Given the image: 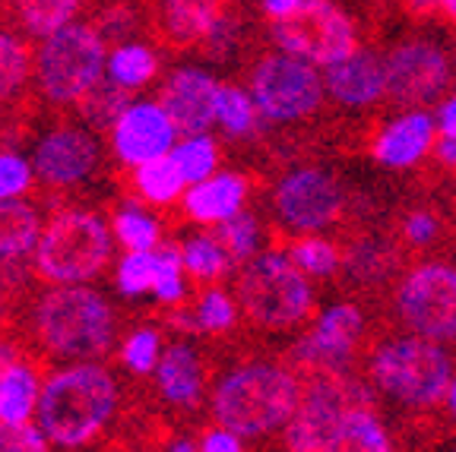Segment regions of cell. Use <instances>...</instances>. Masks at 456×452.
<instances>
[{
    "mask_svg": "<svg viewBox=\"0 0 456 452\" xmlns=\"http://www.w3.org/2000/svg\"><path fill=\"white\" fill-rule=\"evenodd\" d=\"M118 411V383L99 364H73L42 383L38 424L51 446L73 449L93 443Z\"/></svg>",
    "mask_w": 456,
    "mask_h": 452,
    "instance_id": "1",
    "label": "cell"
},
{
    "mask_svg": "<svg viewBox=\"0 0 456 452\" xmlns=\"http://www.w3.org/2000/svg\"><path fill=\"white\" fill-rule=\"evenodd\" d=\"M305 386L279 364H244L225 374L213 392V417L238 437H266L285 431L298 411Z\"/></svg>",
    "mask_w": 456,
    "mask_h": 452,
    "instance_id": "2",
    "label": "cell"
},
{
    "mask_svg": "<svg viewBox=\"0 0 456 452\" xmlns=\"http://www.w3.org/2000/svg\"><path fill=\"white\" fill-rule=\"evenodd\" d=\"M368 380L380 396L412 411H428L447 399L453 360L441 342L425 335H393L370 348Z\"/></svg>",
    "mask_w": 456,
    "mask_h": 452,
    "instance_id": "3",
    "label": "cell"
},
{
    "mask_svg": "<svg viewBox=\"0 0 456 452\" xmlns=\"http://www.w3.org/2000/svg\"><path fill=\"white\" fill-rule=\"evenodd\" d=\"M32 329L51 358L95 360L114 342V311L99 291L83 285H57L38 297Z\"/></svg>",
    "mask_w": 456,
    "mask_h": 452,
    "instance_id": "4",
    "label": "cell"
},
{
    "mask_svg": "<svg viewBox=\"0 0 456 452\" xmlns=\"http://www.w3.org/2000/svg\"><path fill=\"white\" fill-rule=\"evenodd\" d=\"M235 295L244 317L266 333L295 329L314 313L311 276L279 250H266L241 262Z\"/></svg>",
    "mask_w": 456,
    "mask_h": 452,
    "instance_id": "5",
    "label": "cell"
},
{
    "mask_svg": "<svg viewBox=\"0 0 456 452\" xmlns=\"http://www.w3.org/2000/svg\"><path fill=\"white\" fill-rule=\"evenodd\" d=\"M108 67L105 36L89 22H67L36 51L38 89L54 105H77Z\"/></svg>",
    "mask_w": 456,
    "mask_h": 452,
    "instance_id": "6",
    "label": "cell"
},
{
    "mask_svg": "<svg viewBox=\"0 0 456 452\" xmlns=\"http://www.w3.org/2000/svg\"><path fill=\"white\" fill-rule=\"evenodd\" d=\"M111 234L93 213H61L36 244V272L51 285H83L111 260Z\"/></svg>",
    "mask_w": 456,
    "mask_h": 452,
    "instance_id": "7",
    "label": "cell"
},
{
    "mask_svg": "<svg viewBox=\"0 0 456 452\" xmlns=\"http://www.w3.org/2000/svg\"><path fill=\"white\" fill-rule=\"evenodd\" d=\"M370 389L349 374H314L298 411L285 424L282 446L295 452H339L346 415L355 405L374 402Z\"/></svg>",
    "mask_w": 456,
    "mask_h": 452,
    "instance_id": "8",
    "label": "cell"
},
{
    "mask_svg": "<svg viewBox=\"0 0 456 452\" xmlns=\"http://www.w3.org/2000/svg\"><path fill=\"white\" fill-rule=\"evenodd\" d=\"M393 313L409 333L435 342H456V266L421 262L399 278Z\"/></svg>",
    "mask_w": 456,
    "mask_h": 452,
    "instance_id": "9",
    "label": "cell"
},
{
    "mask_svg": "<svg viewBox=\"0 0 456 452\" xmlns=\"http://www.w3.org/2000/svg\"><path fill=\"white\" fill-rule=\"evenodd\" d=\"M327 83H323L317 64L305 61L289 51L266 54L250 73V95H254L260 114L279 124L311 117L323 101Z\"/></svg>",
    "mask_w": 456,
    "mask_h": 452,
    "instance_id": "10",
    "label": "cell"
},
{
    "mask_svg": "<svg viewBox=\"0 0 456 452\" xmlns=\"http://www.w3.org/2000/svg\"><path fill=\"white\" fill-rule=\"evenodd\" d=\"M270 38L279 51L298 54L317 67H330L358 51L355 26L330 0H307L292 16L273 20Z\"/></svg>",
    "mask_w": 456,
    "mask_h": 452,
    "instance_id": "11",
    "label": "cell"
},
{
    "mask_svg": "<svg viewBox=\"0 0 456 452\" xmlns=\"http://www.w3.org/2000/svg\"><path fill=\"white\" fill-rule=\"evenodd\" d=\"M342 187L323 168H298L285 174L273 197L279 222L298 234L327 231L342 215Z\"/></svg>",
    "mask_w": 456,
    "mask_h": 452,
    "instance_id": "12",
    "label": "cell"
},
{
    "mask_svg": "<svg viewBox=\"0 0 456 452\" xmlns=\"http://www.w3.org/2000/svg\"><path fill=\"white\" fill-rule=\"evenodd\" d=\"M387 99L421 108L450 85V61L435 42H403L387 54Z\"/></svg>",
    "mask_w": 456,
    "mask_h": 452,
    "instance_id": "13",
    "label": "cell"
},
{
    "mask_svg": "<svg viewBox=\"0 0 456 452\" xmlns=\"http://www.w3.org/2000/svg\"><path fill=\"white\" fill-rule=\"evenodd\" d=\"M364 342V313L355 304H336L295 345V364L314 374H349Z\"/></svg>",
    "mask_w": 456,
    "mask_h": 452,
    "instance_id": "14",
    "label": "cell"
},
{
    "mask_svg": "<svg viewBox=\"0 0 456 452\" xmlns=\"http://www.w3.org/2000/svg\"><path fill=\"white\" fill-rule=\"evenodd\" d=\"M99 165V142L83 127H57L36 146L32 168L48 187H77Z\"/></svg>",
    "mask_w": 456,
    "mask_h": 452,
    "instance_id": "15",
    "label": "cell"
},
{
    "mask_svg": "<svg viewBox=\"0 0 456 452\" xmlns=\"http://www.w3.org/2000/svg\"><path fill=\"white\" fill-rule=\"evenodd\" d=\"M175 136H181L178 127L159 101H130L127 111L111 127L114 156L134 168L171 152Z\"/></svg>",
    "mask_w": 456,
    "mask_h": 452,
    "instance_id": "16",
    "label": "cell"
},
{
    "mask_svg": "<svg viewBox=\"0 0 456 452\" xmlns=\"http://www.w3.org/2000/svg\"><path fill=\"white\" fill-rule=\"evenodd\" d=\"M219 93L222 85L209 73L184 67V70L171 73L168 83L162 85L159 105L168 111L181 136H197L219 124Z\"/></svg>",
    "mask_w": 456,
    "mask_h": 452,
    "instance_id": "17",
    "label": "cell"
},
{
    "mask_svg": "<svg viewBox=\"0 0 456 452\" xmlns=\"http://www.w3.org/2000/svg\"><path fill=\"white\" fill-rule=\"evenodd\" d=\"M327 93L342 108H368L378 105L387 95V70L384 61L370 51H352L336 64L327 67Z\"/></svg>",
    "mask_w": 456,
    "mask_h": 452,
    "instance_id": "18",
    "label": "cell"
},
{
    "mask_svg": "<svg viewBox=\"0 0 456 452\" xmlns=\"http://www.w3.org/2000/svg\"><path fill=\"white\" fill-rule=\"evenodd\" d=\"M437 124L428 111H409L396 117L390 127L380 130V136L370 146L374 162L384 168H409L435 149Z\"/></svg>",
    "mask_w": 456,
    "mask_h": 452,
    "instance_id": "19",
    "label": "cell"
},
{
    "mask_svg": "<svg viewBox=\"0 0 456 452\" xmlns=\"http://www.w3.org/2000/svg\"><path fill=\"white\" fill-rule=\"evenodd\" d=\"M219 22V0H162V13H159V28L171 48H193L207 42Z\"/></svg>",
    "mask_w": 456,
    "mask_h": 452,
    "instance_id": "20",
    "label": "cell"
},
{
    "mask_svg": "<svg viewBox=\"0 0 456 452\" xmlns=\"http://www.w3.org/2000/svg\"><path fill=\"white\" fill-rule=\"evenodd\" d=\"M244 199H248V181L241 174H209L207 181L187 190L184 213L203 225H219L241 213Z\"/></svg>",
    "mask_w": 456,
    "mask_h": 452,
    "instance_id": "21",
    "label": "cell"
},
{
    "mask_svg": "<svg viewBox=\"0 0 456 452\" xmlns=\"http://www.w3.org/2000/svg\"><path fill=\"white\" fill-rule=\"evenodd\" d=\"M159 386H162V396L171 405H181V408H191L203 396V364H200V354L193 351L184 342H175L162 351L159 358Z\"/></svg>",
    "mask_w": 456,
    "mask_h": 452,
    "instance_id": "22",
    "label": "cell"
},
{
    "mask_svg": "<svg viewBox=\"0 0 456 452\" xmlns=\"http://www.w3.org/2000/svg\"><path fill=\"white\" fill-rule=\"evenodd\" d=\"M42 238V215L32 203L20 197L0 199V262L20 260Z\"/></svg>",
    "mask_w": 456,
    "mask_h": 452,
    "instance_id": "23",
    "label": "cell"
},
{
    "mask_svg": "<svg viewBox=\"0 0 456 452\" xmlns=\"http://www.w3.org/2000/svg\"><path fill=\"white\" fill-rule=\"evenodd\" d=\"M42 399V383L28 364L16 360L0 380V421H32Z\"/></svg>",
    "mask_w": 456,
    "mask_h": 452,
    "instance_id": "24",
    "label": "cell"
},
{
    "mask_svg": "<svg viewBox=\"0 0 456 452\" xmlns=\"http://www.w3.org/2000/svg\"><path fill=\"white\" fill-rule=\"evenodd\" d=\"M83 0H10V13L22 26V32L36 38H48L64 28L79 13Z\"/></svg>",
    "mask_w": 456,
    "mask_h": 452,
    "instance_id": "25",
    "label": "cell"
},
{
    "mask_svg": "<svg viewBox=\"0 0 456 452\" xmlns=\"http://www.w3.org/2000/svg\"><path fill=\"white\" fill-rule=\"evenodd\" d=\"M127 93H130L127 85L114 83L111 77L99 79V83H95L93 89L77 101L79 117L89 124V130H99V133L102 130H111L114 124H118V117L127 111V105H130Z\"/></svg>",
    "mask_w": 456,
    "mask_h": 452,
    "instance_id": "26",
    "label": "cell"
},
{
    "mask_svg": "<svg viewBox=\"0 0 456 452\" xmlns=\"http://www.w3.org/2000/svg\"><path fill=\"white\" fill-rule=\"evenodd\" d=\"M134 184L140 190L142 199H150V203H175L184 190V174H181L178 162L171 158V152L159 158H150V162L136 165V174H134Z\"/></svg>",
    "mask_w": 456,
    "mask_h": 452,
    "instance_id": "27",
    "label": "cell"
},
{
    "mask_svg": "<svg viewBox=\"0 0 456 452\" xmlns=\"http://www.w3.org/2000/svg\"><path fill=\"white\" fill-rule=\"evenodd\" d=\"M390 433H387L384 421L374 411V402L355 405V408L346 415V424H342V449H355V452H387L390 449Z\"/></svg>",
    "mask_w": 456,
    "mask_h": 452,
    "instance_id": "28",
    "label": "cell"
},
{
    "mask_svg": "<svg viewBox=\"0 0 456 452\" xmlns=\"http://www.w3.org/2000/svg\"><path fill=\"white\" fill-rule=\"evenodd\" d=\"M181 256H184V269L197 282H219L225 276L228 262H232L219 234H197V238H191L184 244V250H181Z\"/></svg>",
    "mask_w": 456,
    "mask_h": 452,
    "instance_id": "29",
    "label": "cell"
},
{
    "mask_svg": "<svg viewBox=\"0 0 456 452\" xmlns=\"http://www.w3.org/2000/svg\"><path fill=\"white\" fill-rule=\"evenodd\" d=\"M159 70V57L152 54L146 44H121L108 57V77L114 83L127 85V89H140L146 85Z\"/></svg>",
    "mask_w": 456,
    "mask_h": 452,
    "instance_id": "30",
    "label": "cell"
},
{
    "mask_svg": "<svg viewBox=\"0 0 456 452\" xmlns=\"http://www.w3.org/2000/svg\"><path fill=\"white\" fill-rule=\"evenodd\" d=\"M32 70V51L22 38L0 32V101H10L22 93Z\"/></svg>",
    "mask_w": 456,
    "mask_h": 452,
    "instance_id": "31",
    "label": "cell"
},
{
    "mask_svg": "<svg viewBox=\"0 0 456 452\" xmlns=\"http://www.w3.org/2000/svg\"><path fill=\"white\" fill-rule=\"evenodd\" d=\"M171 158L178 162V168H181V174H184L187 184H200V181H207L209 174H216V165H219V146H216L207 133L184 136V142L171 146Z\"/></svg>",
    "mask_w": 456,
    "mask_h": 452,
    "instance_id": "32",
    "label": "cell"
},
{
    "mask_svg": "<svg viewBox=\"0 0 456 452\" xmlns=\"http://www.w3.org/2000/svg\"><path fill=\"white\" fill-rule=\"evenodd\" d=\"M256 108L254 95L241 93L238 85H222L219 93V127L228 136H250L256 130Z\"/></svg>",
    "mask_w": 456,
    "mask_h": 452,
    "instance_id": "33",
    "label": "cell"
},
{
    "mask_svg": "<svg viewBox=\"0 0 456 452\" xmlns=\"http://www.w3.org/2000/svg\"><path fill=\"white\" fill-rule=\"evenodd\" d=\"M159 276V250H127L118 266V291L127 297L146 295L156 288Z\"/></svg>",
    "mask_w": 456,
    "mask_h": 452,
    "instance_id": "34",
    "label": "cell"
},
{
    "mask_svg": "<svg viewBox=\"0 0 456 452\" xmlns=\"http://www.w3.org/2000/svg\"><path fill=\"white\" fill-rule=\"evenodd\" d=\"M289 256L305 269L311 278H327L339 269V250L323 238H295L289 244Z\"/></svg>",
    "mask_w": 456,
    "mask_h": 452,
    "instance_id": "35",
    "label": "cell"
},
{
    "mask_svg": "<svg viewBox=\"0 0 456 452\" xmlns=\"http://www.w3.org/2000/svg\"><path fill=\"white\" fill-rule=\"evenodd\" d=\"M111 231L127 250H156V244H159L156 219L140 213V209H134V206H127V209H121V213H114Z\"/></svg>",
    "mask_w": 456,
    "mask_h": 452,
    "instance_id": "36",
    "label": "cell"
},
{
    "mask_svg": "<svg viewBox=\"0 0 456 452\" xmlns=\"http://www.w3.org/2000/svg\"><path fill=\"white\" fill-rule=\"evenodd\" d=\"M235 317L238 307L232 301V295H225L222 288H209L207 295L200 297L191 326L193 329H203V333H225V329L235 326Z\"/></svg>",
    "mask_w": 456,
    "mask_h": 452,
    "instance_id": "37",
    "label": "cell"
},
{
    "mask_svg": "<svg viewBox=\"0 0 456 452\" xmlns=\"http://www.w3.org/2000/svg\"><path fill=\"white\" fill-rule=\"evenodd\" d=\"M225 244L232 262H248L250 256H256V244H260V228H256L254 215H232V219L219 222V231H216Z\"/></svg>",
    "mask_w": 456,
    "mask_h": 452,
    "instance_id": "38",
    "label": "cell"
},
{
    "mask_svg": "<svg viewBox=\"0 0 456 452\" xmlns=\"http://www.w3.org/2000/svg\"><path fill=\"white\" fill-rule=\"evenodd\" d=\"M184 256L175 247H162L159 250V276H156V288L152 295L162 301V304H178L184 297Z\"/></svg>",
    "mask_w": 456,
    "mask_h": 452,
    "instance_id": "39",
    "label": "cell"
},
{
    "mask_svg": "<svg viewBox=\"0 0 456 452\" xmlns=\"http://www.w3.org/2000/svg\"><path fill=\"white\" fill-rule=\"evenodd\" d=\"M162 358V339L156 329H136L121 348V360L134 374H152Z\"/></svg>",
    "mask_w": 456,
    "mask_h": 452,
    "instance_id": "40",
    "label": "cell"
},
{
    "mask_svg": "<svg viewBox=\"0 0 456 452\" xmlns=\"http://www.w3.org/2000/svg\"><path fill=\"white\" fill-rule=\"evenodd\" d=\"M51 440L42 424L32 421H0V452H45Z\"/></svg>",
    "mask_w": 456,
    "mask_h": 452,
    "instance_id": "41",
    "label": "cell"
},
{
    "mask_svg": "<svg viewBox=\"0 0 456 452\" xmlns=\"http://www.w3.org/2000/svg\"><path fill=\"white\" fill-rule=\"evenodd\" d=\"M32 187V168L13 152H0V199H13Z\"/></svg>",
    "mask_w": 456,
    "mask_h": 452,
    "instance_id": "42",
    "label": "cell"
},
{
    "mask_svg": "<svg viewBox=\"0 0 456 452\" xmlns=\"http://www.w3.org/2000/svg\"><path fill=\"white\" fill-rule=\"evenodd\" d=\"M437 234H441V222H437V215L431 209H412L403 219V240L412 244V247H431Z\"/></svg>",
    "mask_w": 456,
    "mask_h": 452,
    "instance_id": "43",
    "label": "cell"
},
{
    "mask_svg": "<svg viewBox=\"0 0 456 452\" xmlns=\"http://www.w3.org/2000/svg\"><path fill=\"white\" fill-rule=\"evenodd\" d=\"M241 437L235 431H228V427H216V431H207L203 440H200V449L203 452H238L241 449Z\"/></svg>",
    "mask_w": 456,
    "mask_h": 452,
    "instance_id": "44",
    "label": "cell"
},
{
    "mask_svg": "<svg viewBox=\"0 0 456 452\" xmlns=\"http://www.w3.org/2000/svg\"><path fill=\"white\" fill-rule=\"evenodd\" d=\"M437 130H441V136H456V95H450V99L441 105Z\"/></svg>",
    "mask_w": 456,
    "mask_h": 452,
    "instance_id": "45",
    "label": "cell"
},
{
    "mask_svg": "<svg viewBox=\"0 0 456 452\" xmlns=\"http://www.w3.org/2000/svg\"><path fill=\"white\" fill-rule=\"evenodd\" d=\"M307 0H264V10L270 20H282V16H292L295 10L305 7Z\"/></svg>",
    "mask_w": 456,
    "mask_h": 452,
    "instance_id": "46",
    "label": "cell"
},
{
    "mask_svg": "<svg viewBox=\"0 0 456 452\" xmlns=\"http://www.w3.org/2000/svg\"><path fill=\"white\" fill-rule=\"evenodd\" d=\"M435 152L447 168H456V136H444V140L435 146Z\"/></svg>",
    "mask_w": 456,
    "mask_h": 452,
    "instance_id": "47",
    "label": "cell"
},
{
    "mask_svg": "<svg viewBox=\"0 0 456 452\" xmlns=\"http://www.w3.org/2000/svg\"><path fill=\"white\" fill-rule=\"evenodd\" d=\"M437 7H441V0H409V10H412L415 16H428V13H435Z\"/></svg>",
    "mask_w": 456,
    "mask_h": 452,
    "instance_id": "48",
    "label": "cell"
},
{
    "mask_svg": "<svg viewBox=\"0 0 456 452\" xmlns=\"http://www.w3.org/2000/svg\"><path fill=\"white\" fill-rule=\"evenodd\" d=\"M13 364H16V351L10 345H0V380H4V374H7Z\"/></svg>",
    "mask_w": 456,
    "mask_h": 452,
    "instance_id": "49",
    "label": "cell"
},
{
    "mask_svg": "<svg viewBox=\"0 0 456 452\" xmlns=\"http://www.w3.org/2000/svg\"><path fill=\"white\" fill-rule=\"evenodd\" d=\"M447 405H450V415L456 417V380L450 383V392H447Z\"/></svg>",
    "mask_w": 456,
    "mask_h": 452,
    "instance_id": "50",
    "label": "cell"
},
{
    "mask_svg": "<svg viewBox=\"0 0 456 452\" xmlns=\"http://www.w3.org/2000/svg\"><path fill=\"white\" fill-rule=\"evenodd\" d=\"M441 10H444V13L450 16V20L456 22V0H441Z\"/></svg>",
    "mask_w": 456,
    "mask_h": 452,
    "instance_id": "51",
    "label": "cell"
}]
</instances>
